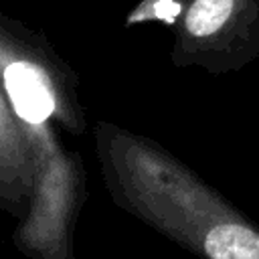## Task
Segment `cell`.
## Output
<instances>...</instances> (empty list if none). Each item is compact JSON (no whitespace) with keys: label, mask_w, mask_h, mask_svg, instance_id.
<instances>
[{"label":"cell","mask_w":259,"mask_h":259,"mask_svg":"<svg viewBox=\"0 0 259 259\" xmlns=\"http://www.w3.org/2000/svg\"><path fill=\"white\" fill-rule=\"evenodd\" d=\"M259 57V0H184L172 61L212 73Z\"/></svg>","instance_id":"cell-1"},{"label":"cell","mask_w":259,"mask_h":259,"mask_svg":"<svg viewBox=\"0 0 259 259\" xmlns=\"http://www.w3.org/2000/svg\"><path fill=\"white\" fill-rule=\"evenodd\" d=\"M0 49L6 99L28 125L45 123L57 109L55 67L59 61L47 40L22 22L0 18Z\"/></svg>","instance_id":"cell-2"},{"label":"cell","mask_w":259,"mask_h":259,"mask_svg":"<svg viewBox=\"0 0 259 259\" xmlns=\"http://www.w3.org/2000/svg\"><path fill=\"white\" fill-rule=\"evenodd\" d=\"M202 249L208 259H259V233L239 223H223L204 235Z\"/></svg>","instance_id":"cell-3"},{"label":"cell","mask_w":259,"mask_h":259,"mask_svg":"<svg viewBox=\"0 0 259 259\" xmlns=\"http://www.w3.org/2000/svg\"><path fill=\"white\" fill-rule=\"evenodd\" d=\"M184 8V0H144L127 16V24L140 20H162L166 24H176Z\"/></svg>","instance_id":"cell-4"}]
</instances>
